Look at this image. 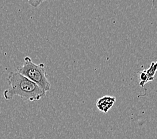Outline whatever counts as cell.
I'll list each match as a JSON object with an SVG mask.
<instances>
[{
	"mask_svg": "<svg viewBox=\"0 0 157 139\" xmlns=\"http://www.w3.org/2000/svg\"><path fill=\"white\" fill-rule=\"evenodd\" d=\"M7 82L10 87L3 92V97L7 100H12L17 96L24 101L33 102L46 96V92L17 71L9 74Z\"/></svg>",
	"mask_w": 157,
	"mask_h": 139,
	"instance_id": "1",
	"label": "cell"
},
{
	"mask_svg": "<svg viewBox=\"0 0 157 139\" xmlns=\"http://www.w3.org/2000/svg\"><path fill=\"white\" fill-rule=\"evenodd\" d=\"M116 103V97L113 96H104L96 100V107L100 111L108 113Z\"/></svg>",
	"mask_w": 157,
	"mask_h": 139,
	"instance_id": "3",
	"label": "cell"
},
{
	"mask_svg": "<svg viewBox=\"0 0 157 139\" xmlns=\"http://www.w3.org/2000/svg\"><path fill=\"white\" fill-rule=\"evenodd\" d=\"M44 1H37V0H32V1H29L28 3L30 4L32 7H38L41 3H42Z\"/></svg>",
	"mask_w": 157,
	"mask_h": 139,
	"instance_id": "6",
	"label": "cell"
},
{
	"mask_svg": "<svg viewBox=\"0 0 157 139\" xmlns=\"http://www.w3.org/2000/svg\"><path fill=\"white\" fill-rule=\"evenodd\" d=\"M156 66H157V62H151L150 67L148 68L147 70H146V73L148 76V82H152L154 80L155 78V74L156 72Z\"/></svg>",
	"mask_w": 157,
	"mask_h": 139,
	"instance_id": "4",
	"label": "cell"
},
{
	"mask_svg": "<svg viewBox=\"0 0 157 139\" xmlns=\"http://www.w3.org/2000/svg\"><path fill=\"white\" fill-rule=\"evenodd\" d=\"M148 82V76L146 73V70H144L143 71L140 73L139 75V86L140 87L143 88L146 84H147Z\"/></svg>",
	"mask_w": 157,
	"mask_h": 139,
	"instance_id": "5",
	"label": "cell"
},
{
	"mask_svg": "<svg viewBox=\"0 0 157 139\" xmlns=\"http://www.w3.org/2000/svg\"><path fill=\"white\" fill-rule=\"evenodd\" d=\"M17 72L35 83L44 92H47L51 89L44 64H36L27 56L24 58V64L17 68Z\"/></svg>",
	"mask_w": 157,
	"mask_h": 139,
	"instance_id": "2",
	"label": "cell"
}]
</instances>
